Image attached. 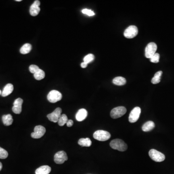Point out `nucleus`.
Masks as SVG:
<instances>
[{
	"mask_svg": "<svg viewBox=\"0 0 174 174\" xmlns=\"http://www.w3.org/2000/svg\"><path fill=\"white\" fill-rule=\"evenodd\" d=\"M110 146L114 150H118L120 151H126L128 148L127 144L123 141L120 139L112 140L110 143Z\"/></svg>",
	"mask_w": 174,
	"mask_h": 174,
	"instance_id": "obj_1",
	"label": "nucleus"
},
{
	"mask_svg": "<svg viewBox=\"0 0 174 174\" xmlns=\"http://www.w3.org/2000/svg\"><path fill=\"white\" fill-rule=\"evenodd\" d=\"M111 135L110 132L104 130H98L93 134L95 139L100 141H105L110 139Z\"/></svg>",
	"mask_w": 174,
	"mask_h": 174,
	"instance_id": "obj_2",
	"label": "nucleus"
},
{
	"mask_svg": "<svg viewBox=\"0 0 174 174\" xmlns=\"http://www.w3.org/2000/svg\"><path fill=\"white\" fill-rule=\"evenodd\" d=\"M148 154L150 158L155 162H162L165 159V155L163 153L154 149L150 150Z\"/></svg>",
	"mask_w": 174,
	"mask_h": 174,
	"instance_id": "obj_3",
	"label": "nucleus"
},
{
	"mask_svg": "<svg viewBox=\"0 0 174 174\" xmlns=\"http://www.w3.org/2000/svg\"><path fill=\"white\" fill-rule=\"evenodd\" d=\"M47 98L50 103H56L62 99V95L58 90H52L49 92L47 95Z\"/></svg>",
	"mask_w": 174,
	"mask_h": 174,
	"instance_id": "obj_4",
	"label": "nucleus"
},
{
	"mask_svg": "<svg viewBox=\"0 0 174 174\" xmlns=\"http://www.w3.org/2000/svg\"><path fill=\"white\" fill-rule=\"evenodd\" d=\"M127 110L124 107H118L113 108L110 112L111 117L116 119L121 117L126 113Z\"/></svg>",
	"mask_w": 174,
	"mask_h": 174,
	"instance_id": "obj_5",
	"label": "nucleus"
},
{
	"mask_svg": "<svg viewBox=\"0 0 174 174\" xmlns=\"http://www.w3.org/2000/svg\"><path fill=\"white\" fill-rule=\"evenodd\" d=\"M157 46L156 44L151 42L148 44L145 49V56L146 58L150 59L156 53Z\"/></svg>",
	"mask_w": 174,
	"mask_h": 174,
	"instance_id": "obj_6",
	"label": "nucleus"
},
{
	"mask_svg": "<svg viewBox=\"0 0 174 174\" xmlns=\"http://www.w3.org/2000/svg\"><path fill=\"white\" fill-rule=\"evenodd\" d=\"M138 32V31L137 27L134 25H131L128 27L124 31V37L129 39L133 38L137 35Z\"/></svg>",
	"mask_w": 174,
	"mask_h": 174,
	"instance_id": "obj_7",
	"label": "nucleus"
},
{
	"mask_svg": "<svg viewBox=\"0 0 174 174\" xmlns=\"http://www.w3.org/2000/svg\"><path fill=\"white\" fill-rule=\"evenodd\" d=\"M46 132L45 127L41 125H38L35 126L34 129V132L31 134V136L33 138L38 139L42 137L45 135Z\"/></svg>",
	"mask_w": 174,
	"mask_h": 174,
	"instance_id": "obj_8",
	"label": "nucleus"
},
{
	"mask_svg": "<svg viewBox=\"0 0 174 174\" xmlns=\"http://www.w3.org/2000/svg\"><path fill=\"white\" fill-rule=\"evenodd\" d=\"M141 108L139 107H135L131 111L129 117L130 122L135 123L137 121L140 115Z\"/></svg>",
	"mask_w": 174,
	"mask_h": 174,
	"instance_id": "obj_9",
	"label": "nucleus"
},
{
	"mask_svg": "<svg viewBox=\"0 0 174 174\" xmlns=\"http://www.w3.org/2000/svg\"><path fill=\"white\" fill-rule=\"evenodd\" d=\"M67 160V155L65 151H59L54 155V162L57 164H62Z\"/></svg>",
	"mask_w": 174,
	"mask_h": 174,
	"instance_id": "obj_10",
	"label": "nucleus"
},
{
	"mask_svg": "<svg viewBox=\"0 0 174 174\" xmlns=\"http://www.w3.org/2000/svg\"><path fill=\"white\" fill-rule=\"evenodd\" d=\"M62 110L61 108L58 107L52 112V113L49 114L47 115V117L49 120L53 122H57L59 120V117L62 115Z\"/></svg>",
	"mask_w": 174,
	"mask_h": 174,
	"instance_id": "obj_11",
	"label": "nucleus"
},
{
	"mask_svg": "<svg viewBox=\"0 0 174 174\" xmlns=\"http://www.w3.org/2000/svg\"><path fill=\"white\" fill-rule=\"evenodd\" d=\"M40 5V2L38 0L34 1V3L30 6V13L32 16H37L40 11V8L39 6Z\"/></svg>",
	"mask_w": 174,
	"mask_h": 174,
	"instance_id": "obj_12",
	"label": "nucleus"
},
{
	"mask_svg": "<svg viewBox=\"0 0 174 174\" xmlns=\"http://www.w3.org/2000/svg\"><path fill=\"white\" fill-rule=\"evenodd\" d=\"M23 100L20 98L16 99L14 102L12 110L14 113L16 114L21 113L22 111V105L23 104Z\"/></svg>",
	"mask_w": 174,
	"mask_h": 174,
	"instance_id": "obj_13",
	"label": "nucleus"
},
{
	"mask_svg": "<svg viewBox=\"0 0 174 174\" xmlns=\"http://www.w3.org/2000/svg\"><path fill=\"white\" fill-rule=\"evenodd\" d=\"M88 115L87 111L84 108H82L78 111L77 113L76 114V120L78 122H82L84 120Z\"/></svg>",
	"mask_w": 174,
	"mask_h": 174,
	"instance_id": "obj_14",
	"label": "nucleus"
},
{
	"mask_svg": "<svg viewBox=\"0 0 174 174\" xmlns=\"http://www.w3.org/2000/svg\"><path fill=\"white\" fill-rule=\"evenodd\" d=\"M52 169L48 165L41 166L37 169L35 171V174H49L51 172Z\"/></svg>",
	"mask_w": 174,
	"mask_h": 174,
	"instance_id": "obj_15",
	"label": "nucleus"
},
{
	"mask_svg": "<svg viewBox=\"0 0 174 174\" xmlns=\"http://www.w3.org/2000/svg\"><path fill=\"white\" fill-rule=\"evenodd\" d=\"M14 90L13 85L10 83L7 84L4 88L3 92H1V95L3 97H6L10 95Z\"/></svg>",
	"mask_w": 174,
	"mask_h": 174,
	"instance_id": "obj_16",
	"label": "nucleus"
},
{
	"mask_svg": "<svg viewBox=\"0 0 174 174\" xmlns=\"http://www.w3.org/2000/svg\"><path fill=\"white\" fill-rule=\"evenodd\" d=\"M155 127V123L152 121H148L145 123L142 126V130L144 132H147L153 130Z\"/></svg>",
	"mask_w": 174,
	"mask_h": 174,
	"instance_id": "obj_17",
	"label": "nucleus"
},
{
	"mask_svg": "<svg viewBox=\"0 0 174 174\" xmlns=\"http://www.w3.org/2000/svg\"><path fill=\"white\" fill-rule=\"evenodd\" d=\"M2 120L4 125L9 126L12 124L13 122L12 116L10 114L4 115L2 117Z\"/></svg>",
	"mask_w": 174,
	"mask_h": 174,
	"instance_id": "obj_18",
	"label": "nucleus"
},
{
	"mask_svg": "<svg viewBox=\"0 0 174 174\" xmlns=\"http://www.w3.org/2000/svg\"><path fill=\"white\" fill-rule=\"evenodd\" d=\"M78 144L82 147H89L92 145V141L89 138H81L78 141Z\"/></svg>",
	"mask_w": 174,
	"mask_h": 174,
	"instance_id": "obj_19",
	"label": "nucleus"
},
{
	"mask_svg": "<svg viewBox=\"0 0 174 174\" xmlns=\"http://www.w3.org/2000/svg\"><path fill=\"white\" fill-rule=\"evenodd\" d=\"M113 83L114 84L117 86H122L126 84V80L125 78L122 77H117L114 78Z\"/></svg>",
	"mask_w": 174,
	"mask_h": 174,
	"instance_id": "obj_20",
	"label": "nucleus"
},
{
	"mask_svg": "<svg viewBox=\"0 0 174 174\" xmlns=\"http://www.w3.org/2000/svg\"><path fill=\"white\" fill-rule=\"evenodd\" d=\"M163 74V72L161 71H158L154 74V77L151 79V83L153 84H157L160 82L161 77Z\"/></svg>",
	"mask_w": 174,
	"mask_h": 174,
	"instance_id": "obj_21",
	"label": "nucleus"
},
{
	"mask_svg": "<svg viewBox=\"0 0 174 174\" xmlns=\"http://www.w3.org/2000/svg\"><path fill=\"white\" fill-rule=\"evenodd\" d=\"M32 45L30 44H25L23 45L20 49V52L22 54H28L32 50Z\"/></svg>",
	"mask_w": 174,
	"mask_h": 174,
	"instance_id": "obj_22",
	"label": "nucleus"
},
{
	"mask_svg": "<svg viewBox=\"0 0 174 174\" xmlns=\"http://www.w3.org/2000/svg\"><path fill=\"white\" fill-rule=\"evenodd\" d=\"M34 76L35 79L40 80L43 79L45 77V73L43 70L40 69L36 73L34 74Z\"/></svg>",
	"mask_w": 174,
	"mask_h": 174,
	"instance_id": "obj_23",
	"label": "nucleus"
},
{
	"mask_svg": "<svg viewBox=\"0 0 174 174\" xmlns=\"http://www.w3.org/2000/svg\"><path fill=\"white\" fill-rule=\"evenodd\" d=\"M68 120V117L65 114H62L59 117V120H58V124L60 126H63L65 123H67Z\"/></svg>",
	"mask_w": 174,
	"mask_h": 174,
	"instance_id": "obj_24",
	"label": "nucleus"
},
{
	"mask_svg": "<svg viewBox=\"0 0 174 174\" xmlns=\"http://www.w3.org/2000/svg\"><path fill=\"white\" fill-rule=\"evenodd\" d=\"M95 59V56L92 54H89L86 56L84 58V62L89 64L92 62Z\"/></svg>",
	"mask_w": 174,
	"mask_h": 174,
	"instance_id": "obj_25",
	"label": "nucleus"
},
{
	"mask_svg": "<svg viewBox=\"0 0 174 174\" xmlns=\"http://www.w3.org/2000/svg\"><path fill=\"white\" fill-rule=\"evenodd\" d=\"M8 156V152L2 148L0 147V159H4L7 158Z\"/></svg>",
	"mask_w": 174,
	"mask_h": 174,
	"instance_id": "obj_26",
	"label": "nucleus"
},
{
	"mask_svg": "<svg viewBox=\"0 0 174 174\" xmlns=\"http://www.w3.org/2000/svg\"><path fill=\"white\" fill-rule=\"evenodd\" d=\"M160 55L159 53H156L153 57L150 59V61L153 63H158L159 62Z\"/></svg>",
	"mask_w": 174,
	"mask_h": 174,
	"instance_id": "obj_27",
	"label": "nucleus"
},
{
	"mask_svg": "<svg viewBox=\"0 0 174 174\" xmlns=\"http://www.w3.org/2000/svg\"><path fill=\"white\" fill-rule=\"evenodd\" d=\"M39 69H40V68H39V67L36 65H31L29 67V70H30V72L34 74V73H36Z\"/></svg>",
	"mask_w": 174,
	"mask_h": 174,
	"instance_id": "obj_28",
	"label": "nucleus"
},
{
	"mask_svg": "<svg viewBox=\"0 0 174 174\" xmlns=\"http://www.w3.org/2000/svg\"><path fill=\"white\" fill-rule=\"evenodd\" d=\"M82 12L84 14L87 15L89 16H92L95 15V13L93 12V11H92L91 10L88 9H84L82 10Z\"/></svg>",
	"mask_w": 174,
	"mask_h": 174,
	"instance_id": "obj_29",
	"label": "nucleus"
},
{
	"mask_svg": "<svg viewBox=\"0 0 174 174\" xmlns=\"http://www.w3.org/2000/svg\"><path fill=\"white\" fill-rule=\"evenodd\" d=\"M66 124H67V126L68 127H72L73 125V124H74V122L71 120H68L67 122L66 123Z\"/></svg>",
	"mask_w": 174,
	"mask_h": 174,
	"instance_id": "obj_30",
	"label": "nucleus"
},
{
	"mask_svg": "<svg viewBox=\"0 0 174 174\" xmlns=\"http://www.w3.org/2000/svg\"><path fill=\"white\" fill-rule=\"evenodd\" d=\"M88 64H87L86 62H82L81 64V67L83 68H85L87 67V66H88Z\"/></svg>",
	"mask_w": 174,
	"mask_h": 174,
	"instance_id": "obj_31",
	"label": "nucleus"
},
{
	"mask_svg": "<svg viewBox=\"0 0 174 174\" xmlns=\"http://www.w3.org/2000/svg\"><path fill=\"white\" fill-rule=\"evenodd\" d=\"M2 168H3V165H2L1 162H0V171L1 170Z\"/></svg>",
	"mask_w": 174,
	"mask_h": 174,
	"instance_id": "obj_32",
	"label": "nucleus"
},
{
	"mask_svg": "<svg viewBox=\"0 0 174 174\" xmlns=\"http://www.w3.org/2000/svg\"><path fill=\"white\" fill-rule=\"evenodd\" d=\"M16 1H21V0H16Z\"/></svg>",
	"mask_w": 174,
	"mask_h": 174,
	"instance_id": "obj_33",
	"label": "nucleus"
},
{
	"mask_svg": "<svg viewBox=\"0 0 174 174\" xmlns=\"http://www.w3.org/2000/svg\"><path fill=\"white\" fill-rule=\"evenodd\" d=\"M1 90H0V95H1Z\"/></svg>",
	"mask_w": 174,
	"mask_h": 174,
	"instance_id": "obj_34",
	"label": "nucleus"
}]
</instances>
